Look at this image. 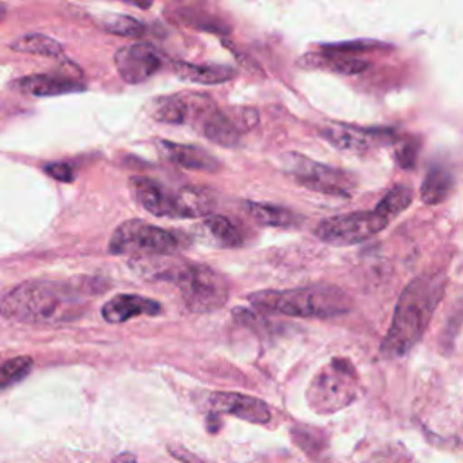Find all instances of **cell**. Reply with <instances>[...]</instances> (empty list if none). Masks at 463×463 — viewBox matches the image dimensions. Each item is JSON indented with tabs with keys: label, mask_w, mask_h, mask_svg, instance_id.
Returning a JSON list of instances; mask_svg holds the SVG:
<instances>
[{
	"label": "cell",
	"mask_w": 463,
	"mask_h": 463,
	"mask_svg": "<svg viewBox=\"0 0 463 463\" xmlns=\"http://www.w3.org/2000/svg\"><path fill=\"white\" fill-rule=\"evenodd\" d=\"M87 306L72 282L27 280L0 297V313L16 322L49 326L78 320Z\"/></svg>",
	"instance_id": "6da1fadb"
},
{
	"label": "cell",
	"mask_w": 463,
	"mask_h": 463,
	"mask_svg": "<svg viewBox=\"0 0 463 463\" xmlns=\"http://www.w3.org/2000/svg\"><path fill=\"white\" fill-rule=\"evenodd\" d=\"M445 286L447 277L443 273H423L405 286L394 306L387 335L382 340V356H403L421 340L439 300L445 295Z\"/></svg>",
	"instance_id": "7a4b0ae2"
},
{
	"label": "cell",
	"mask_w": 463,
	"mask_h": 463,
	"mask_svg": "<svg viewBox=\"0 0 463 463\" xmlns=\"http://www.w3.org/2000/svg\"><path fill=\"white\" fill-rule=\"evenodd\" d=\"M412 203L407 184H394L373 210L333 215L320 221L315 237L331 246H353L364 242L391 224Z\"/></svg>",
	"instance_id": "3957f363"
},
{
	"label": "cell",
	"mask_w": 463,
	"mask_h": 463,
	"mask_svg": "<svg viewBox=\"0 0 463 463\" xmlns=\"http://www.w3.org/2000/svg\"><path fill=\"white\" fill-rule=\"evenodd\" d=\"M248 300L264 311L302 318H327L351 311V297L333 284H309L289 289H262Z\"/></svg>",
	"instance_id": "277c9868"
},
{
	"label": "cell",
	"mask_w": 463,
	"mask_h": 463,
	"mask_svg": "<svg viewBox=\"0 0 463 463\" xmlns=\"http://www.w3.org/2000/svg\"><path fill=\"white\" fill-rule=\"evenodd\" d=\"M156 279L175 284L186 307L194 313H210L222 307L230 297V282L213 268L199 262L172 264L156 273Z\"/></svg>",
	"instance_id": "5b68a950"
},
{
	"label": "cell",
	"mask_w": 463,
	"mask_h": 463,
	"mask_svg": "<svg viewBox=\"0 0 463 463\" xmlns=\"http://www.w3.org/2000/svg\"><path fill=\"white\" fill-rule=\"evenodd\" d=\"M360 394V378L347 358H331L309 382L306 398L317 414H333Z\"/></svg>",
	"instance_id": "8992f818"
},
{
	"label": "cell",
	"mask_w": 463,
	"mask_h": 463,
	"mask_svg": "<svg viewBox=\"0 0 463 463\" xmlns=\"http://www.w3.org/2000/svg\"><path fill=\"white\" fill-rule=\"evenodd\" d=\"M190 239L177 230H165L130 219L119 224L109 242V251L116 255H174L186 248Z\"/></svg>",
	"instance_id": "52a82bcc"
},
{
	"label": "cell",
	"mask_w": 463,
	"mask_h": 463,
	"mask_svg": "<svg viewBox=\"0 0 463 463\" xmlns=\"http://www.w3.org/2000/svg\"><path fill=\"white\" fill-rule=\"evenodd\" d=\"M280 165L289 179L307 190L336 197H347L356 190V179L349 172L309 159L300 152L282 154Z\"/></svg>",
	"instance_id": "ba28073f"
},
{
	"label": "cell",
	"mask_w": 463,
	"mask_h": 463,
	"mask_svg": "<svg viewBox=\"0 0 463 463\" xmlns=\"http://www.w3.org/2000/svg\"><path fill=\"white\" fill-rule=\"evenodd\" d=\"M318 132L335 148L356 154L394 141V132L391 128H365L342 121H329L322 125Z\"/></svg>",
	"instance_id": "9c48e42d"
},
{
	"label": "cell",
	"mask_w": 463,
	"mask_h": 463,
	"mask_svg": "<svg viewBox=\"0 0 463 463\" xmlns=\"http://www.w3.org/2000/svg\"><path fill=\"white\" fill-rule=\"evenodd\" d=\"M213 105V99L199 92H179L161 96L152 103V116L163 123L197 125L201 116Z\"/></svg>",
	"instance_id": "30bf717a"
},
{
	"label": "cell",
	"mask_w": 463,
	"mask_h": 463,
	"mask_svg": "<svg viewBox=\"0 0 463 463\" xmlns=\"http://www.w3.org/2000/svg\"><path fill=\"white\" fill-rule=\"evenodd\" d=\"M165 56L152 43H132L114 54L116 69L125 83H141L163 67Z\"/></svg>",
	"instance_id": "8fae6325"
},
{
	"label": "cell",
	"mask_w": 463,
	"mask_h": 463,
	"mask_svg": "<svg viewBox=\"0 0 463 463\" xmlns=\"http://www.w3.org/2000/svg\"><path fill=\"white\" fill-rule=\"evenodd\" d=\"M208 405L213 412L232 414L250 423L266 425L271 420V411L266 402L242 392H212Z\"/></svg>",
	"instance_id": "7c38bea8"
},
{
	"label": "cell",
	"mask_w": 463,
	"mask_h": 463,
	"mask_svg": "<svg viewBox=\"0 0 463 463\" xmlns=\"http://www.w3.org/2000/svg\"><path fill=\"white\" fill-rule=\"evenodd\" d=\"M134 199L150 213L157 217H174L179 219L177 208V192H166L163 184L150 177L134 175L128 181Z\"/></svg>",
	"instance_id": "4fadbf2b"
},
{
	"label": "cell",
	"mask_w": 463,
	"mask_h": 463,
	"mask_svg": "<svg viewBox=\"0 0 463 463\" xmlns=\"http://www.w3.org/2000/svg\"><path fill=\"white\" fill-rule=\"evenodd\" d=\"M157 152L163 159L168 163H174L186 170H201V172H217L221 168V163L215 156H212L208 150L195 146V145H184V143H174L166 139H159Z\"/></svg>",
	"instance_id": "5bb4252c"
},
{
	"label": "cell",
	"mask_w": 463,
	"mask_h": 463,
	"mask_svg": "<svg viewBox=\"0 0 463 463\" xmlns=\"http://www.w3.org/2000/svg\"><path fill=\"white\" fill-rule=\"evenodd\" d=\"M195 127L206 139H210L215 145L233 148V146H239L241 143L242 130L239 127V121L228 116L226 112H222L221 109H217L215 103L201 116Z\"/></svg>",
	"instance_id": "9a60e30c"
},
{
	"label": "cell",
	"mask_w": 463,
	"mask_h": 463,
	"mask_svg": "<svg viewBox=\"0 0 463 463\" xmlns=\"http://www.w3.org/2000/svg\"><path fill=\"white\" fill-rule=\"evenodd\" d=\"M298 63L306 69H322L336 74H360L369 67V61L358 56L331 51L326 45H320L317 52L304 54Z\"/></svg>",
	"instance_id": "2e32d148"
},
{
	"label": "cell",
	"mask_w": 463,
	"mask_h": 463,
	"mask_svg": "<svg viewBox=\"0 0 463 463\" xmlns=\"http://www.w3.org/2000/svg\"><path fill=\"white\" fill-rule=\"evenodd\" d=\"M159 313H161V304L157 300L139 297V295H116L101 307L103 318L110 324L127 322L137 315L154 317Z\"/></svg>",
	"instance_id": "e0dca14e"
},
{
	"label": "cell",
	"mask_w": 463,
	"mask_h": 463,
	"mask_svg": "<svg viewBox=\"0 0 463 463\" xmlns=\"http://www.w3.org/2000/svg\"><path fill=\"white\" fill-rule=\"evenodd\" d=\"M16 89L31 96H58L67 92L85 90V85L61 74H34L16 81Z\"/></svg>",
	"instance_id": "ac0fdd59"
},
{
	"label": "cell",
	"mask_w": 463,
	"mask_h": 463,
	"mask_svg": "<svg viewBox=\"0 0 463 463\" xmlns=\"http://www.w3.org/2000/svg\"><path fill=\"white\" fill-rule=\"evenodd\" d=\"M242 210L246 215L257 222L259 226L269 228H291L297 226L302 219L298 213L291 212L289 208L269 204V203H257V201H244Z\"/></svg>",
	"instance_id": "d6986e66"
},
{
	"label": "cell",
	"mask_w": 463,
	"mask_h": 463,
	"mask_svg": "<svg viewBox=\"0 0 463 463\" xmlns=\"http://www.w3.org/2000/svg\"><path fill=\"white\" fill-rule=\"evenodd\" d=\"M172 71L175 76L181 80L192 81V83H201V85H215V83H224L232 78H235L237 71L228 65H195L188 61H174Z\"/></svg>",
	"instance_id": "ffe728a7"
},
{
	"label": "cell",
	"mask_w": 463,
	"mask_h": 463,
	"mask_svg": "<svg viewBox=\"0 0 463 463\" xmlns=\"http://www.w3.org/2000/svg\"><path fill=\"white\" fill-rule=\"evenodd\" d=\"M452 188L454 177L450 170H447L443 165H430L420 186V199L425 204L436 206L452 194Z\"/></svg>",
	"instance_id": "44dd1931"
},
{
	"label": "cell",
	"mask_w": 463,
	"mask_h": 463,
	"mask_svg": "<svg viewBox=\"0 0 463 463\" xmlns=\"http://www.w3.org/2000/svg\"><path fill=\"white\" fill-rule=\"evenodd\" d=\"M203 226L221 248H239L244 241L239 226L224 215H206Z\"/></svg>",
	"instance_id": "7402d4cb"
},
{
	"label": "cell",
	"mask_w": 463,
	"mask_h": 463,
	"mask_svg": "<svg viewBox=\"0 0 463 463\" xmlns=\"http://www.w3.org/2000/svg\"><path fill=\"white\" fill-rule=\"evenodd\" d=\"M11 49L20 51V52H29V54L63 58V47L56 40H52L45 34H38V33L25 34V36L14 40L11 43Z\"/></svg>",
	"instance_id": "603a6c76"
},
{
	"label": "cell",
	"mask_w": 463,
	"mask_h": 463,
	"mask_svg": "<svg viewBox=\"0 0 463 463\" xmlns=\"http://www.w3.org/2000/svg\"><path fill=\"white\" fill-rule=\"evenodd\" d=\"M33 367L31 356H14L0 360V389L11 387L13 383L24 380Z\"/></svg>",
	"instance_id": "cb8c5ba5"
},
{
	"label": "cell",
	"mask_w": 463,
	"mask_h": 463,
	"mask_svg": "<svg viewBox=\"0 0 463 463\" xmlns=\"http://www.w3.org/2000/svg\"><path fill=\"white\" fill-rule=\"evenodd\" d=\"M103 29L107 33H112L118 36H128V38H137L145 33V25L134 16H127V14L112 16L109 22L103 24Z\"/></svg>",
	"instance_id": "d4e9b609"
},
{
	"label": "cell",
	"mask_w": 463,
	"mask_h": 463,
	"mask_svg": "<svg viewBox=\"0 0 463 463\" xmlns=\"http://www.w3.org/2000/svg\"><path fill=\"white\" fill-rule=\"evenodd\" d=\"M420 152V141L412 136L394 141V157L402 168H412Z\"/></svg>",
	"instance_id": "484cf974"
},
{
	"label": "cell",
	"mask_w": 463,
	"mask_h": 463,
	"mask_svg": "<svg viewBox=\"0 0 463 463\" xmlns=\"http://www.w3.org/2000/svg\"><path fill=\"white\" fill-rule=\"evenodd\" d=\"M45 170H47V174L51 177H54L58 181L69 183V181L74 179V172H72V168L67 163H51V165L45 166Z\"/></svg>",
	"instance_id": "4316f807"
},
{
	"label": "cell",
	"mask_w": 463,
	"mask_h": 463,
	"mask_svg": "<svg viewBox=\"0 0 463 463\" xmlns=\"http://www.w3.org/2000/svg\"><path fill=\"white\" fill-rule=\"evenodd\" d=\"M170 452H172L177 459H181V461H184V463H203L201 459H197L195 456L188 454V452L183 450V449H170Z\"/></svg>",
	"instance_id": "83f0119b"
},
{
	"label": "cell",
	"mask_w": 463,
	"mask_h": 463,
	"mask_svg": "<svg viewBox=\"0 0 463 463\" xmlns=\"http://www.w3.org/2000/svg\"><path fill=\"white\" fill-rule=\"evenodd\" d=\"M114 463H137V461H136V458H134L132 454L123 452V454H119V456L114 458Z\"/></svg>",
	"instance_id": "f1b7e54d"
},
{
	"label": "cell",
	"mask_w": 463,
	"mask_h": 463,
	"mask_svg": "<svg viewBox=\"0 0 463 463\" xmlns=\"http://www.w3.org/2000/svg\"><path fill=\"white\" fill-rule=\"evenodd\" d=\"M4 14H5V7H4V5H0V20L4 18Z\"/></svg>",
	"instance_id": "f546056e"
}]
</instances>
